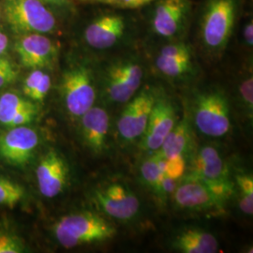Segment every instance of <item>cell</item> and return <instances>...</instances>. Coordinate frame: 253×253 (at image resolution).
<instances>
[{
  "label": "cell",
  "instance_id": "cell-11",
  "mask_svg": "<svg viewBox=\"0 0 253 253\" xmlns=\"http://www.w3.org/2000/svg\"><path fill=\"white\" fill-rule=\"evenodd\" d=\"M172 195L177 208L190 211H221L225 205L206 183L190 174L181 178Z\"/></svg>",
  "mask_w": 253,
  "mask_h": 253
},
{
  "label": "cell",
  "instance_id": "cell-19",
  "mask_svg": "<svg viewBox=\"0 0 253 253\" xmlns=\"http://www.w3.org/2000/svg\"><path fill=\"white\" fill-rule=\"evenodd\" d=\"M193 146V136L189 121L184 118L175 124L157 151L164 159L182 155L186 156Z\"/></svg>",
  "mask_w": 253,
  "mask_h": 253
},
{
  "label": "cell",
  "instance_id": "cell-21",
  "mask_svg": "<svg viewBox=\"0 0 253 253\" xmlns=\"http://www.w3.org/2000/svg\"><path fill=\"white\" fill-rule=\"evenodd\" d=\"M51 77L48 73L37 69L27 75L24 82L23 92L29 99L34 102H40L45 99L51 88Z\"/></svg>",
  "mask_w": 253,
  "mask_h": 253
},
{
  "label": "cell",
  "instance_id": "cell-10",
  "mask_svg": "<svg viewBox=\"0 0 253 253\" xmlns=\"http://www.w3.org/2000/svg\"><path fill=\"white\" fill-rule=\"evenodd\" d=\"M188 174L203 181L212 190L234 185L227 163L217 148L210 145L202 146L193 155Z\"/></svg>",
  "mask_w": 253,
  "mask_h": 253
},
{
  "label": "cell",
  "instance_id": "cell-36",
  "mask_svg": "<svg viewBox=\"0 0 253 253\" xmlns=\"http://www.w3.org/2000/svg\"><path fill=\"white\" fill-rule=\"evenodd\" d=\"M0 19H1V11H0Z\"/></svg>",
  "mask_w": 253,
  "mask_h": 253
},
{
  "label": "cell",
  "instance_id": "cell-17",
  "mask_svg": "<svg viewBox=\"0 0 253 253\" xmlns=\"http://www.w3.org/2000/svg\"><path fill=\"white\" fill-rule=\"evenodd\" d=\"M110 118L105 109L92 106L80 118V133L84 144L92 152L100 154L106 148Z\"/></svg>",
  "mask_w": 253,
  "mask_h": 253
},
{
  "label": "cell",
  "instance_id": "cell-23",
  "mask_svg": "<svg viewBox=\"0 0 253 253\" xmlns=\"http://www.w3.org/2000/svg\"><path fill=\"white\" fill-rule=\"evenodd\" d=\"M140 172L145 186H147L160 198L161 183L164 174L161 169L156 152L142 163Z\"/></svg>",
  "mask_w": 253,
  "mask_h": 253
},
{
  "label": "cell",
  "instance_id": "cell-24",
  "mask_svg": "<svg viewBox=\"0 0 253 253\" xmlns=\"http://www.w3.org/2000/svg\"><path fill=\"white\" fill-rule=\"evenodd\" d=\"M238 190V206L247 214H253V178L250 173H241L235 176Z\"/></svg>",
  "mask_w": 253,
  "mask_h": 253
},
{
  "label": "cell",
  "instance_id": "cell-4",
  "mask_svg": "<svg viewBox=\"0 0 253 253\" xmlns=\"http://www.w3.org/2000/svg\"><path fill=\"white\" fill-rule=\"evenodd\" d=\"M192 116L196 128L204 135L220 138L231 129L229 101L218 89L198 93L193 99Z\"/></svg>",
  "mask_w": 253,
  "mask_h": 253
},
{
  "label": "cell",
  "instance_id": "cell-27",
  "mask_svg": "<svg viewBox=\"0 0 253 253\" xmlns=\"http://www.w3.org/2000/svg\"><path fill=\"white\" fill-rule=\"evenodd\" d=\"M25 252V245L17 235L0 230V253H21Z\"/></svg>",
  "mask_w": 253,
  "mask_h": 253
},
{
  "label": "cell",
  "instance_id": "cell-34",
  "mask_svg": "<svg viewBox=\"0 0 253 253\" xmlns=\"http://www.w3.org/2000/svg\"><path fill=\"white\" fill-rule=\"evenodd\" d=\"M41 1L45 2V3H50V4H54V5H58V6L68 5L70 3V0H41Z\"/></svg>",
  "mask_w": 253,
  "mask_h": 253
},
{
  "label": "cell",
  "instance_id": "cell-26",
  "mask_svg": "<svg viewBox=\"0 0 253 253\" xmlns=\"http://www.w3.org/2000/svg\"><path fill=\"white\" fill-rule=\"evenodd\" d=\"M156 153L164 175L173 179H181L183 177L186 171V160L184 156L178 155L170 159H164L158 152Z\"/></svg>",
  "mask_w": 253,
  "mask_h": 253
},
{
  "label": "cell",
  "instance_id": "cell-28",
  "mask_svg": "<svg viewBox=\"0 0 253 253\" xmlns=\"http://www.w3.org/2000/svg\"><path fill=\"white\" fill-rule=\"evenodd\" d=\"M84 3L101 4L119 9H138L146 6L156 0H82Z\"/></svg>",
  "mask_w": 253,
  "mask_h": 253
},
{
  "label": "cell",
  "instance_id": "cell-7",
  "mask_svg": "<svg viewBox=\"0 0 253 253\" xmlns=\"http://www.w3.org/2000/svg\"><path fill=\"white\" fill-rule=\"evenodd\" d=\"M157 94L151 87H145L126 102L118 121L119 137L125 142L140 139L147 125Z\"/></svg>",
  "mask_w": 253,
  "mask_h": 253
},
{
  "label": "cell",
  "instance_id": "cell-5",
  "mask_svg": "<svg viewBox=\"0 0 253 253\" xmlns=\"http://www.w3.org/2000/svg\"><path fill=\"white\" fill-rule=\"evenodd\" d=\"M144 68L134 57H121L107 65L102 74V92L111 103H126L140 89Z\"/></svg>",
  "mask_w": 253,
  "mask_h": 253
},
{
  "label": "cell",
  "instance_id": "cell-30",
  "mask_svg": "<svg viewBox=\"0 0 253 253\" xmlns=\"http://www.w3.org/2000/svg\"><path fill=\"white\" fill-rule=\"evenodd\" d=\"M38 113H39V108H38L37 104L31 106V107L24 109L17 113L9 121L8 127L29 125L31 122L34 121V119L38 116Z\"/></svg>",
  "mask_w": 253,
  "mask_h": 253
},
{
  "label": "cell",
  "instance_id": "cell-35",
  "mask_svg": "<svg viewBox=\"0 0 253 253\" xmlns=\"http://www.w3.org/2000/svg\"><path fill=\"white\" fill-rule=\"evenodd\" d=\"M9 60L7 59V58H5V57H3L2 55H0V66H2L3 64L6 63V62H8Z\"/></svg>",
  "mask_w": 253,
  "mask_h": 253
},
{
  "label": "cell",
  "instance_id": "cell-13",
  "mask_svg": "<svg viewBox=\"0 0 253 253\" xmlns=\"http://www.w3.org/2000/svg\"><path fill=\"white\" fill-rule=\"evenodd\" d=\"M14 50L21 64L27 69L42 70L54 65L58 48L45 34L31 33L19 36Z\"/></svg>",
  "mask_w": 253,
  "mask_h": 253
},
{
  "label": "cell",
  "instance_id": "cell-12",
  "mask_svg": "<svg viewBox=\"0 0 253 253\" xmlns=\"http://www.w3.org/2000/svg\"><path fill=\"white\" fill-rule=\"evenodd\" d=\"M176 123L177 116L172 101L157 96L145 132L141 137L142 149L157 152Z\"/></svg>",
  "mask_w": 253,
  "mask_h": 253
},
{
  "label": "cell",
  "instance_id": "cell-9",
  "mask_svg": "<svg viewBox=\"0 0 253 253\" xmlns=\"http://www.w3.org/2000/svg\"><path fill=\"white\" fill-rule=\"evenodd\" d=\"M94 200L107 216L122 221L132 219L140 210V202L134 192L118 182L105 184L95 190Z\"/></svg>",
  "mask_w": 253,
  "mask_h": 253
},
{
  "label": "cell",
  "instance_id": "cell-18",
  "mask_svg": "<svg viewBox=\"0 0 253 253\" xmlns=\"http://www.w3.org/2000/svg\"><path fill=\"white\" fill-rule=\"evenodd\" d=\"M173 250L183 253H215L218 251L217 238L198 228L185 229L172 241Z\"/></svg>",
  "mask_w": 253,
  "mask_h": 253
},
{
  "label": "cell",
  "instance_id": "cell-22",
  "mask_svg": "<svg viewBox=\"0 0 253 253\" xmlns=\"http://www.w3.org/2000/svg\"><path fill=\"white\" fill-rule=\"evenodd\" d=\"M36 103L14 92H6L0 96V124L8 126L12 118L24 109Z\"/></svg>",
  "mask_w": 253,
  "mask_h": 253
},
{
  "label": "cell",
  "instance_id": "cell-32",
  "mask_svg": "<svg viewBox=\"0 0 253 253\" xmlns=\"http://www.w3.org/2000/svg\"><path fill=\"white\" fill-rule=\"evenodd\" d=\"M243 37L247 46L253 47V20L248 21L243 29Z\"/></svg>",
  "mask_w": 253,
  "mask_h": 253
},
{
  "label": "cell",
  "instance_id": "cell-1",
  "mask_svg": "<svg viewBox=\"0 0 253 253\" xmlns=\"http://www.w3.org/2000/svg\"><path fill=\"white\" fill-rule=\"evenodd\" d=\"M57 242L66 249L106 242L117 231L108 220L92 212H77L61 217L54 228Z\"/></svg>",
  "mask_w": 253,
  "mask_h": 253
},
{
  "label": "cell",
  "instance_id": "cell-14",
  "mask_svg": "<svg viewBox=\"0 0 253 253\" xmlns=\"http://www.w3.org/2000/svg\"><path fill=\"white\" fill-rule=\"evenodd\" d=\"M69 165L63 156L55 149L44 154L36 168L39 190L46 198H54L66 188L69 180Z\"/></svg>",
  "mask_w": 253,
  "mask_h": 253
},
{
  "label": "cell",
  "instance_id": "cell-8",
  "mask_svg": "<svg viewBox=\"0 0 253 253\" xmlns=\"http://www.w3.org/2000/svg\"><path fill=\"white\" fill-rule=\"evenodd\" d=\"M40 145V135L28 126H12L0 134V160L15 167L27 165Z\"/></svg>",
  "mask_w": 253,
  "mask_h": 253
},
{
  "label": "cell",
  "instance_id": "cell-31",
  "mask_svg": "<svg viewBox=\"0 0 253 253\" xmlns=\"http://www.w3.org/2000/svg\"><path fill=\"white\" fill-rule=\"evenodd\" d=\"M18 75L17 70L10 61L0 66V89L5 88L16 80Z\"/></svg>",
  "mask_w": 253,
  "mask_h": 253
},
{
  "label": "cell",
  "instance_id": "cell-25",
  "mask_svg": "<svg viewBox=\"0 0 253 253\" xmlns=\"http://www.w3.org/2000/svg\"><path fill=\"white\" fill-rule=\"evenodd\" d=\"M25 197V190L18 183L0 175V206L15 207Z\"/></svg>",
  "mask_w": 253,
  "mask_h": 253
},
{
  "label": "cell",
  "instance_id": "cell-2",
  "mask_svg": "<svg viewBox=\"0 0 253 253\" xmlns=\"http://www.w3.org/2000/svg\"><path fill=\"white\" fill-rule=\"evenodd\" d=\"M240 0H207L200 20V36L210 53L219 54L229 43Z\"/></svg>",
  "mask_w": 253,
  "mask_h": 253
},
{
  "label": "cell",
  "instance_id": "cell-3",
  "mask_svg": "<svg viewBox=\"0 0 253 253\" xmlns=\"http://www.w3.org/2000/svg\"><path fill=\"white\" fill-rule=\"evenodd\" d=\"M2 12L5 22L19 36L49 34L56 29L54 14L41 0H3Z\"/></svg>",
  "mask_w": 253,
  "mask_h": 253
},
{
  "label": "cell",
  "instance_id": "cell-29",
  "mask_svg": "<svg viewBox=\"0 0 253 253\" xmlns=\"http://www.w3.org/2000/svg\"><path fill=\"white\" fill-rule=\"evenodd\" d=\"M239 95L248 114L253 117V75H249L239 85Z\"/></svg>",
  "mask_w": 253,
  "mask_h": 253
},
{
  "label": "cell",
  "instance_id": "cell-15",
  "mask_svg": "<svg viewBox=\"0 0 253 253\" xmlns=\"http://www.w3.org/2000/svg\"><path fill=\"white\" fill-rule=\"evenodd\" d=\"M126 21L122 14L107 12L94 19L86 27L84 38L93 49L106 50L116 45L125 35Z\"/></svg>",
  "mask_w": 253,
  "mask_h": 253
},
{
  "label": "cell",
  "instance_id": "cell-6",
  "mask_svg": "<svg viewBox=\"0 0 253 253\" xmlns=\"http://www.w3.org/2000/svg\"><path fill=\"white\" fill-rule=\"evenodd\" d=\"M60 92L64 106L73 118H80L94 105L96 86L93 74L84 65H74L62 75Z\"/></svg>",
  "mask_w": 253,
  "mask_h": 253
},
{
  "label": "cell",
  "instance_id": "cell-20",
  "mask_svg": "<svg viewBox=\"0 0 253 253\" xmlns=\"http://www.w3.org/2000/svg\"><path fill=\"white\" fill-rule=\"evenodd\" d=\"M156 68L168 78H181L192 71V54L183 56H163L158 54Z\"/></svg>",
  "mask_w": 253,
  "mask_h": 253
},
{
  "label": "cell",
  "instance_id": "cell-33",
  "mask_svg": "<svg viewBox=\"0 0 253 253\" xmlns=\"http://www.w3.org/2000/svg\"><path fill=\"white\" fill-rule=\"evenodd\" d=\"M9 45V38L0 29V55L3 56L7 53Z\"/></svg>",
  "mask_w": 253,
  "mask_h": 253
},
{
  "label": "cell",
  "instance_id": "cell-16",
  "mask_svg": "<svg viewBox=\"0 0 253 253\" xmlns=\"http://www.w3.org/2000/svg\"><path fill=\"white\" fill-rule=\"evenodd\" d=\"M151 18L154 33L163 38H172L180 33L187 22L190 0H156Z\"/></svg>",
  "mask_w": 253,
  "mask_h": 253
}]
</instances>
